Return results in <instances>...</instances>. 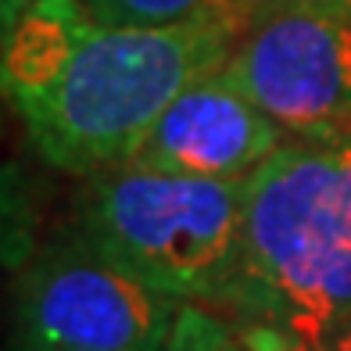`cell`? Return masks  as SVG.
<instances>
[{
  "label": "cell",
  "mask_w": 351,
  "mask_h": 351,
  "mask_svg": "<svg viewBox=\"0 0 351 351\" xmlns=\"http://www.w3.org/2000/svg\"><path fill=\"white\" fill-rule=\"evenodd\" d=\"M11 351H75V348H43V344H29V341H19Z\"/></svg>",
  "instance_id": "4fadbf2b"
},
{
  "label": "cell",
  "mask_w": 351,
  "mask_h": 351,
  "mask_svg": "<svg viewBox=\"0 0 351 351\" xmlns=\"http://www.w3.org/2000/svg\"><path fill=\"white\" fill-rule=\"evenodd\" d=\"M215 312L247 348L351 323V133L287 136L244 180L241 262Z\"/></svg>",
  "instance_id": "7a4b0ae2"
},
{
  "label": "cell",
  "mask_w": 351,
  "mask_h": 351,
  "mask_svg": "<svg viewBox=\"0 0 351 351\" xmlns=\"http://www.w3.org/2000/svg\"><path fill=\"white\" fill-rule=\"evenodd\" d=\"M247 351H351V323L323 333L315 341H298V344H262V348H247Z\"/></svg>",
  "instance_id": "30bf717a"
},
{
  "label": "cell",
  "mask_w": 351,
  "mask_h": 351,
  "mask_svg": "<svg viewBox=\"0 0 351 351\" xmlns=\"http://www.w3.org/2000/svg\"><path fill=\"white\" fill-rule=\"evenodd\" d=\"M33 186L19 162L0 154V269H22L36 251Z\"/></svg>",
  "instance_id": "52a82bcc"
},
{
  "label": "cell",
  "mask_w": 351,
  "mask_h": 351,
  "mask_svg": "<svg viewBox=\"0 0 351 351\" xmlns=\"http://www.w3.org/2000/svg\"><path fill=\"white\" fill-rule=\"evenodd\" d=\"M36 4H43V0H0V43L11 33V25L19 22L25 11H33Z\"/></svg>",
  "instance_id": "7c38bea8"
},
{
  "label": "cell",
  "mask_w": 351,
  "mask_h": 351,
  "mask_svg": "<svg viewBox=\"0 0 351 351\" xmlns=\"http://www.w3.org/2000/svg\"><path fill=\"white\" fill-rule=\"evenodd\" d=\"M75 237L162 294L215 312L241 262L244 183L125 162L86 176Z\"/></svg>",
  "instance_id": "3957f363"
},
{
  "label": "cell",
  "mask_w": 351,
  "mask_h": 351,
  "mask_svg": "<svg viewBox=\"0 0 351 351\" xmlns=\"http://www.w3.org/2000/svg\"><path fill=\"white\" fill-rule=\"evenodd\" d=\"M169 351H247V344L219 312L186 305Z\"/></svg>",
  "instance_id": "9c48e42d"
},
{
  "label": "cell",
  "mask_w": 351,
  "mask_h": 351,
  "mask_svg": "<svg viewBox=\"0 0 351 351\" xmlns=\"http://www.w3.org/2000/svg\"><path fill=\"white\" fill-rule=\"evenodd\" d=\"M244 22L241 0L172 25H119L86 0H43L0 43V97L47 165L93 176L133 162L158 115L226 65Z\"/></svg>",
  "instance_id": "6da1fadb"
},
{
  "label": "cell",
  "mask_w": 351,
  "mask_h": 351,
  "mask_svg": "<svg viewBox=\"0 0 351 351\" xmlns=\"http://www.w3.org/2000/svg\"><path fill=\"white\" fill-rule=\"evenodd\" d=\"M93 14L119 25H172L208 11L219 0H86Z\"/></svg>",
  "instance_id": "ba28073f"
},
{
  "label": "cell",
  "mask_w": 351,
  "mask_h": 351,
  "mask_svg": "<svg viewBox=\"0 0 351 351\" xmlns=\"http://www.w3.org/2000/svg\"><path fill=\"white\" fill-rule=\"evenodd\" d=\"M186 301L65 237L29 254L14 283L19 341L75 351H169Z\"/></svg>",
  "instance_id": "277c9868"
},
{
  "label": "cell",
  "mask_w": 351,
  "mask_h": 351,
  "mask_svg": "<svg viewBox=\"0 0 351 351\" xmlns=\"http://www.w3.org/2000/svg\"><path fill=\"white\" fill-rule=\"evenodd\" d=\"M222 72L287 136L351 133V19L344 14L247 11Z\"/></svg>",
  "instance_id": "5b68a950"
},
{
  "label": "cell",
  "mask_w": 351,
  "mask_h": 351,
  "mask_svg": "<svg viewBox=\"0 0 351 351\" xmlns=\"http://www.w3.org/2000/svg\"><path fill=\"white\" fill-rule=\"evenodd\" d=\"M283 140L287 133L219 69L158 115L133 165L244 183Z\"/></svg>",
  "instance_id": "8992f818"
},
{
  "label": "cell",
  "mask_w": 351,
  "mask_h": 351,
  "mask_svg": "<svg viewBox=\"0 0 351 351\" xmlns=\"http://www.w3.org/2000/svg\"><path fill=\"white\" fill-rule=\"evenodd\" d=\"M247 11L265 8H298V11H323V14H344L351 19V0H241Z\"/></svg>",
  "instance_id": "8fae6325"
}]
</instances>
